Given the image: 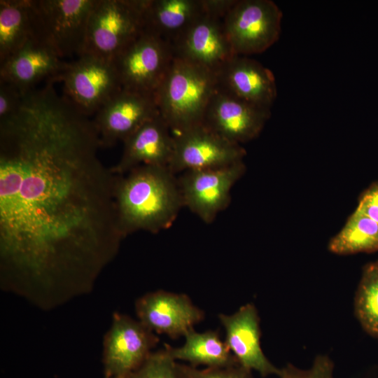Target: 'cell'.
Listing matches in <instances>:
<instances>
[{"label": "cell", "instance_id": "cell-26", "mask_svg": "<svg viewBox=\"0 0 378 378\" xmlns=\"http://www.w3.org/2000/svg\"><path fill=\"white\" fill-rule=\"evenodd\" d=\"M333 363L326 356H318L308 370H301L291 364L280 369L279 378H333Z\"/></svg>", "mask_w": 378, "mask_h": 378}, {"label": "cell", "instance_id": "cell-22", "mask_svg": "<svg viewBox=\"0 0 378 378\" xmlns=\"http://www.w3.org/2000/svg\"><path fill=\"white\" fill-rule=\"evenodd\" d=\"M32 36L30 0H1L0 64Z\"/></svg>", "mask_w": 378, "mask_h": 378}, {"label": "cell", "instance_id": "cell-10", "mask_svg": "<svg viewBox=\"0 0 378 378\" xmlns=\"http://www.w3.org/2000/svg\"><path fill=\"white\" fill-rule=\"evenodd\" d=\"M244 172L241 160L222 167L183 172L178 183L183 206L205 223H212L228 206L232 188Z\"/></svg>", "mask_w": 378, "mask_h": 378}, {"label": "cell", "instance_id": "cell-21", "mask_svg": "<svg viewBox=\"0 0 378 378\" xmlns=\"http://www.w3.org/2000/svg\"><path fill=\"white\" fill-rule=\"evenodd\" d=\"M185 342L180 347L164 344V348L175 360L190 363V365L206 368H223L239 364L218 331L197 332L194 328L185 335Z\"/></svg>", "mask_w": 378, "mask_h": 378}, {"label": "cell", "instance_id": "cell-28", "mask_svg": "<svg viewBox=\"0 0 378 378\" xmlns=\"http://www.w3.org/2000/svg\"><path fill=\"white\" fill-rule=\"evenodd\" d=\"M22 96L15 86L0 80V120L9 118L19 109Z\"/></svg>", "mask_w": 378, "mask_h": 378}, {"label": "cell", "instance_id": "cell-15", "mask_svg": "<svg viewBox=\"0 0 378 378\" xmlns=\"http://www.w3.org/2000/svg\"><path fill=\"white\" fill-rule=\"evenodd\" d=\"M175 57L214 73L236 55L225 32L223 20L205 11L172 43Z\"/></svg>", "mask_w": 378, "mask_h": 378}, {"label": "cell", "instance_id": "cell-18", "mask_svg": "<svg viewBox=\"0 0 378 378\" xmlns=\"http://www.w3.org/2000/svg\"><path fill=\"white\" fill-rule=\"evenodd\" d=\"M218 86L257 106L270 109L277 95L273 73L259 62L235 55L216 73Z\"/></svg>", "mask_w": 378, "mask_h": 378}, {"label": "cell", "instance_id": "cell-7", "mask_svg": "<svg viewBox=\"0 0 378 378\" xmlns=\"http://www.w3.org/2000/svg\"><path fill=\"white\" fill-rule=\"evenodd\" d=\"M282 12L270 0H237L223 20L236 55L263 52L279 38Z\"/></svg>", "mask_w": 378, "mask_h": 378}, {"label": "cell", "instance_id": "cell-31", "mask_svg": "<svg viewBox=\"0 0 378 378\" xmlns=\"http://www.w3.org/2000/svg\"><path fill=\"white\" fill-rule=\"evenodd\" d=\"M105 378H126L123 377H105Z\"/></svg>", "mask_w": 378, "mask_h": 378}, {"label": "cell", "instance_id": "cell-2", "mask_svg": "<svg viewBox=\"0 0 378 378\" xmlns=\"http://www.w3.org/2000/svg\"><path fill=\"white\" fill-rule=\"evenodd\" d=\"M115 200L124 238L139 230H166L183 206L178 178L167 167L157 165H141L116 174Z\"/></svg>", "mask_w": 378, "mask_h": 378}, {"label": "cell", "instance_id": "cell-16", "mask_svg": "<svg viewBox=\"0 0 378 378\" xmlns=\"http://www.w3.org/2000/svg\"><path fill=\"white\" fill-rule=\"evenodd\" d=\"M67 63L31 37L0 64V80L13 85L23 94L43 82H57Z\"/></svg>", "mask_w": 378, "mask_h": 378}, {"label": "cell", "instance_id": "cell-4", "mask_svg": "<svg viewBox=\"0 0 378 378\" xmlns=\"http://www.w3.org/2000/svg\"><path fill=\"white\" fill-rule=\"evenodd\" d=\"M95 0H30L33 38L58 57L81 55Z\"/></svg>", "mask_w": 378, "mask_h": 378}, {"label": "cell", "instance_id": "cell-6", "mask_svg": "<svg viewBox=\"0 0 378 378\" xmlns=\"http://www.w3.org/2000/svg\"><path fill=\"white\" fill-rule=\"evenodd\" d=\"M57 82L62 83L64 95L88 117L122 88L113 60L89 54L68 62Z\"/></svg>", "mask_w": 378, "mask_h": 378}, {"label": "cell", "instance_id": "cell-24", "mask_svg": "<svg viewBox=\"0 0 378 378\" xmlns=\"http://www.w3.org/2000/svg\"><path fill=\"white\" fill-rule=\"evenodd\" d=\"M356 311L363 326L378 336V262L365 270L356 298Z\"/></svg>", "mask_w": 378, "mask_h": 378}, {"label": "cell", "instance_id": "cell-27", "mask_svg": "<svg viewBox=\"0 0 378 378\" xmlns=\"http://www.w3.org/2000/svg\"><path fill=\"white\" fill-rule=\"evenodd\" d=\"M180 366L186 378H253L251 371L239 364L203 370L187 365L180 364Z\"/></svg>", "mask_w": 378, "mask_h": 378}, {"label": "cell", "instance_id": "cell-13", "mask_svg": "<svg viewBox=\"0 0 378 378\" xmlns=\"http://www.w3.org/2000/svg\"><path fill=\"white\" fill-rule=\"evenodd\" d=\"M270 115V109L251 104L217 86L206 106L203 124L240 145L256 138Z\"/></svg>", "mask_w": 378, "mask_h": 378}, {"label": "cell", "instance_id": "cell-11", "mask_svg": "<svg viewBox=\"0 0 378 378\" xmlns=\"http://www.w3.org/2000/svg\"><path fill=\"white\" fill-rule=\"evenodd\" d=\"M244 148L223 138L203 123L174 136L169 169L174 174L218 168L243 160Z\"/></svg>", "mask_w": 378, "mask_h": 378}, {"label": "cell", "instance_id": "cell-12", "mask_svg": "<svg viewBox=\"0 0 378 378\" xmlns=\"http://www.w3.org/2000/svg\"><path fill=\"white\" fill-rule=\"evenodd\" d=\"M158 115L155 94L122 88L92 120L101 148H109Z\"/></svg>", "mask_w": 378, "mask_h": 378}, {"label": "cell", "instance_id": "cell-25", "mask_svg": "<svg viewBox=\"0 0 378 378\" xmlns=\"http://www.w3.org/2000/svg\"><path fill=\"white\" fill-rule=\"evenodd\" d=\"M126 378H186L165 348L153 351L145 362Z\"/></svg>", "mask_w": 378, "mask_h": 378}, {"label": "cell", "instance_id": "cell-19", "mask_svg": "<svg viewBox=\"0 0 378 378\" xmlns=\"http://www.w3.org/2000/svg\"><path fill=\"white\" fill-rule=\"evenodd\" d=\"M170 130L160 114L143 124L122 141L123 151L113 172L124 175L141 165L168 167L174 148Z\"/></svg>", "mask_w": 378, "mask_h": 378}, {"label": "cell", "instance_id": "cell-17", "mask_svg": "<svg viewBox=\"0 0 378 378\" xmlns=\"http://www.w3.org/2000/svg\"><path fill=\"white\" fill-rule=\"evenodd\" d=\"M225 328V342L242 367L255 370L262 377L279 375L276 368L265 356L260 343L259 317L256 308L248 303L231 315L220 314Z\"/></svg>", "mask_w": 378, "mask_h": 378}, {"label": "cell", "instance_id": "cell-8", "mask_svg": "<svg viewBox=\"0 0 378 378\" xmlns=\"http://www.w3.org/2000/svg\"><path fill=\"white\" fill-rule=\"evenodd\" d=\"M174 57L169 42L143 31L113 62L122 88L155 94Z\"/></svg>", "mask_w": 378, "mask_h": 378}, {"label": "cell", "instance_id": "cell-3", "mask_svg": "<svg viewBox=\"0 0 378 378\" xmlns=\"http://www.w3.org/2000/svg\"><path fill=\"white\" fill-rule=\"evenodd\" d=\"M217 86L216 73L174 57L155 92L160 115L177 133L202 124L206 106Z\"/></svg>", "mask_w": 378, "mask_h": 378}, {"label": "cell", "instance_id": "cell-14", "mask_svg": "<svg viewBox=\"0 0 378 378\" xmlns=\"http://www.w3.org/2000/svg\"><path fill=\"white\" fill-rule=\"evenodd\" d=\"M138 320L157 334L183 336L204 318V312L185 294L164 290L148 293L135 302Z\"/></svg>", "mask_w": 378, "mask_h": 378}, {"label": "cell", "instance_id": "cell-20", "mask_svg": "<svg viewBox=\"0 0 378 378\" xmlns=\"http://www.w3.org/2000/svg\"><path fill=\"white\" fill-rule=\"evenodd\" d=\"M204 12L202 0H147L143 31L172 44Z\"/></svg>", "mask_w": 378, "mask_h": 378}, {"label": "cell", "instance_id": "cell-5", "mask_svg": "<svg viewBox=\"0 0 378 378\" xmlns=\"http://www.w3.org/2000/svg\"><path fill=\"white\" fill-rule=\"evenodd\" d=\"M146 2L95 0L89 17L83 54L113 60L143 32Z\"/></svg>", "mask_w": 378, "mask_h": 378}, {"label": "cell", "instance_id": "cell-29", "mask_svg": "<svg viewBox=\"0 0 378 378\" xmlns=\"http://www.w3.org/2000/svg\"><path fill=\"white\" fill-rule=\"evenodd\" d=\"M356 210L378 223V183L364 193Z\"/></svg>", "mask_w": 378, "mask_h": 378}, {"label": "cell", "instance_id": "cell-30", "mask_svg": "<svg viewBox=\"0 0 378 378\" xmlns=\"http://www.w3.org/2000/svg\"><path fill=\"white\" fill-rule=\"evenodd\" d=\"M237 0H202L204 11L223 20Z\"/></svg>", "mask_w": 378, "mask_h": 378}, {"label": "cell", "instance_id": "cell-9", "mask_svg": "<svg viewBox=\"0 0 378 378\" xmlns=\"http://www.w3.org/2000/svg\"><path fill=\"white\" fill-rule=\"evenodd\" d=\"M159 340L139 320L114 313L103 342L105 377H128L145 362Z\"/></svg>", "mask_w": 378, "mask_h": 378}, {"label": "cell", "instance_id": "cell-23", "mask_svg": "<svg viewBox=\"0 0 378 378\" xmlns=\"http://www.w3.org/2000/svg\"><path fill=\"white\" fill-rule=\"evenodd\" d=\"M337 254H350L378 249V223L357 210L329 244Z\"/></svg>", "mask_w": 378, "mask_h": 378}, {"label": "cell", "instance_id": "cell-1", "mask_svg": "<svg viewBox=\"0 0 378 378\" xmlns=\"http://www.w3.org/2000/svg\"><path fill=\"white\" fill-rule=\"evenodd\" d=\"M92 120L54 83L0 120V284L49 310L92 290L124 239Z\"/></svg>", "mask_w": 378, "mask_h": 378}]
</instances>
